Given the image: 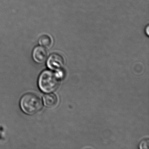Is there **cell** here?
<instances>
[{
  "mask_svg": "<svg viewBox=\"0 0 149 149\" xmlns=\"http://www.w3.org/2000/svg\"><path fill=\"white\" fill-rule=\"evenodd\" d=\"M20 105L24 113L29 115H33L42 109V102L40 97L35 94L27 93L22 97Z\"/></svg>",
  "mask_w": 149,
  "mask_h": 149,
  "instance_id": "cell-1",
  "label": "cell"
},
{
  "mask_svg": "<svg viewBox=\"0 0 149 149\" xmlns=\"http://www.w3.org/2000/svg\"><path fill=\"white\" fill-rule=\"evenodd\" d=\"M56 73L50 70H45L40 75L38 85L40 89L44 93H49L58 88L60 79Z\"/></svg>",
  "mask_w": 149,
  "mask_h": 149,
  "instance_id": "cell-2",
  "label": "cell"
},
{
  "mask_svg": "<svg viewBox=\"0 0 149 149\" xmlns=\"http://www.w3.org/2000/svg\"><path fill=\"white\" fill-rule=\"evenodd\" d=\"M33 59L38 63H42L46 61L47 57V52L46 48L42 46H36L33 51Z\"/></svg>",
  "mask_w": 149,
  "mask_h": 149,
  "instance_id": "cell-4",
  "label": "cell"
},
{
  "mask_svg": "<svg viewBox=\"0 0 149 149\" xmlns=\"http://www.w3.org/2000/svg\"><path fill=\"white\" fill-rule=\"evenodd\" d=\"M38 43L40 46L46 48H49L52 46L53 40L52 38L47 35H43L39 38Z\"/></svg>",
  "mask_w": 149,
  "mask_h": 149,
  "instance_id": "cell-6",
  "label": "cell"
},
{
  "mask_svg": "<svg viewBox=\"0 0 149 149\" xmlns=\"http://www.w3.org/2000/svg\"><path fill=\"white\" fill-rule=\"evenodd\" d=\"M148 142H146V140L142 142L141 144H140V148L141 149H147L148 148Z\"/></svg>",
  "mask_w": 149,
  "mask_h": 149,
  "instance_id": "cell-7",
  "label": "cell"
},
{
  "mask_svg": "<svg viewBox=\"0 0 149 149\" xmlns=\"http://www.w3.org/2000/svg\"><path fill=\"white\" fill-rule=\"evenodd\" d=\"M43 99L44 105L49 108H52L55 106L58 101L56 96L52 93L45 95Z\"/></svg>",
  "mask_w": 149,
  "mask_h": 149,
  "instance_id": "cell-5",
  "label": "cell"
},
{
  "mask_svg": "<svg viewBox=\"0 0 149 149\" xmlns=\"http://www.w3.org/2000/svg\"><path fill=\"white\" fill-rule=\"evenodd\" d=\"M145 33L146 34V35L147 36H149V25H147V26H146V27L145 28Z\"/></svg>",
  "mask_w": 149,
  "mask_h": 149,
  "instance_id": "cell-8",
  "label": "cell"
},
{
  "mask_svg": "<svg viewBox=\"0 0 149 149\" xmlns=\"http://www.w3.org/2000/svg\"><path fill=\"white\" fill-rule=\"evenodd\" d=\"M64 63L63 57L57 53L51 54L47 61V65L49 68L56 71L60 70L63 67Z\"/></svg>",
  "mask_w": 149,
  "mask_h": 149,
  "instance_id": "cell-3",
  "label": "cell"
}]
</instances>
